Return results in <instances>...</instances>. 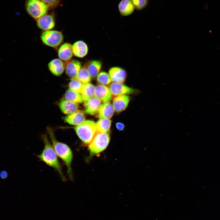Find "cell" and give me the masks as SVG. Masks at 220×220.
<instances>
[{
    "label": "cell",
    "mask_w": 220,
    "mask_h": 220,
    "mask_svg": "<svg viewBox=\"0 0 220 220\" xmlns=\"http://www.w3.org/2000/svg\"><path fill=\"white\" fill-rule=\"evenodd\" d=\"M47 130L54 149L57 156L63 160L66 166L69 177L72 180L73 175L71 165L73 155L72 151L67 145L59 142L56 139L51 128L48 127Z\"/></svg>",
    "instance_id": "1"
},
{
    "label": "cell",
    "mask_w": 220,
    "mask_h": 220,
    "mask_svg": "<svg viewBox=\"0 0 220 220\" xmlns=\"http://www.w3.org/2000/svg\"><path fill=\"white\" fill-rule=\"evenodd\" d=\"M42 139L44 144L42 153L38 156L39 158L47 165L54 168L59 173L62 180L65 181L66 178L62 171V168L57 158V156L47 136L43 135Z\"/></svg>",
    "instance_id": "2"
},
{
    "label": "cell",
    "mask_w": 220,
    "mask_h": 220,
    "mask_svg": "<svg viewBox=\"0 0 220 220\" xmlns=\"http://www.w3.org/2000/svg\"><path fill=\"white\" fill-rule=\"evenodd\" d=\"M75 130L79 138L86 145L90 143L97 133L96 123L90 120H85L76 126Z\"/></svg>",
    "instance_id": "3"
},
{
    "label": "cell",
    "mask_w": 220,
    "mask_h": 220,
    "mask_svg": "<svg viewBox=\"0 0 220 220\" xmlns=\"http://www.w3.org/2000/svg\"><path fill=\"white\" fill-rule=\"evenodd\" d=\"M110 140V136L108 133L97 132L89 144L88 149L90 153L96 155L103 151L108 145Z\"/></svg>",
    "instance_id": "4"
},
{
    "label": "cell",
    "mask_w": 220,
    "mask_h": 220,
    "mask_svg": "<svg viewBox=\"0 0 220 220\" xmlns=\"http://www.w3.org/2000/svg\"><path fill=\"white\" fill-rule=\"evenodd\" d=\"M25 8L31 17L35 19H38L46 14L49 7L41 0H27Z\"/></svg>",
    "instance_id": "5"
},
{
    "label": "cell",
    "mask_w": 220,
    "mask_h": 220,
    "mask_svg": "<svg viewBox=\"0 0 220 220\" xmlns=\"http://www.w3.org/2000/svg\"><path fill=\"white\" fill-rule=\"evenodd\" d=\"M42 42L46 45L56 47L62 42L63 36L60 32L56 30H48L43 32L41 35Z\"/></svg>",
    "instance_id": "6"
},
{
    "label": "cell",
    "mask_w": 220,
    "mask_h": 220,
    "mask_svg": "<svg viewBox=\"0 0 220 220\" xmlns=\"http://www.w3.org/2000/svg\"><path fill=\"white\" fill-rule=\"evenodd\" d=\"M112 94L118 96L127 94H137L138 91L129 87L122 83L113 82L109 86Z\"/></svg>",
    "instance_id": "7"
},
{
    "label": "cell",
    "mask_w": 220,
    "mask_h": 220,
    "mask_svg": "<svg viewBox=\"0 0 220 220\" xmlns=\"http://www.w3.org/2000/svg\"><path fill=\"white\" fill-rule=\"evenodd\" d=\"M94 97L101 101L105 103L109 102L112 98V94L107 86L99 84L95 87Z\"/></svg>",
    "instance_id": "8"
},
{
    "label": "cell",
    "mask_w": 220,
    "mask_h": 220,
    "mask_svg": "<svg viewBox=\"0 0 220 220\" xmlns=\"http://www.w3.org/2000/svg\"><path fill=\"white\" fill-rule=\"evenodd\" d=\"M108 75L111 81L122 83L125 82L127 76L126 72L124 70L116 67L110 69Z\"/></svg>",
    "instance_id": "9"
},
{
    "label": "cell",
    "mask_w": 220,
    "mask_h": 220,
    "mask_svg": "<svg viewBox=\"0 0 220 220\" xmlns=\"http://www.w3.org/2000/svg\"><path fill=\"white\" fill-rule=\"evenodd\" d=\"M55 25L53 17L51 15H44L37 20V25L41 29L45 31L53 29Z\"/></svg>",
    "instance_id": "10"
},
{
    "label": "cell",
    "mask_w": 220,
    "mask_h": 220,
    "mask_svg": "<svg viewBox=\"0 0 220 220\" xmlns=\"http://www.w3.org/2000/svg\"><path fill=\"white\" fill-rule=\"evenodd\" d=\"M101 101L95 97L84 101L85 110L86 113L94 115L98 112L101 105Z\"/></svg>",
    "instance_id": "11"
},
{
    "label": "cell",
    "mask_w": 220,
    "mask_h": 220,
    "mask_svg": "<svg viewBox=\"0 0 220 220\" xmlns=\"http://www.w3.org/2000/svg\"><path fill=\"white\" fill-rule=\"evenodd\" d=\"M130 101L129 97L126 95L117 96L113 101V106L117 112H120L125 110L127 106Z\"/></svg>",
    "instance_id": "12"
},
{
    "label": "cell",
    "mask_w": 220,
    "mask_h": 220,
    "mask_svg": "<svg viewBox=\"0 0 220 220\" xmlns=\"http://www.w3.org/2000/svg\"><path fill=\"white\" fill-rule=\"evenodd\" d=\"M81 68V64L78 61L72 59L68 61L65 68L67 75L72 79L77 76Z\"/></svg>",
    "instance_id": "13"
},
{
    "label": "cell",
    "mask_w": 220,
    "mask_h": 220,
    "mask_svg": "<svg viewBox=\"0 0 220 220\" xmlns=\"http://www.w3.org/2000/svg\"><path fill=\"white\" fill-rule=\"evenodd\" d=\"M64 120L70 124L77 126L85 120V116L83 112L77 110L65 116Z\"/></svg>",
    "instance_id": "14"
},
{
    "label": "cell",
    "mask_w": 220,
    "mask_h": 220,
    "mask_svg": "<svg viewBox=\"0 0 220 220\" xmlns=\"http://www.w3.org/2000/svg\"><path fill=\"white\" fill-rule=\"evenodd\" d=\"M48 67L53 74L56 76H59L62 74L64 70L65 65L61 59H55L49 63Z\"/></svg>",
    "instance_id": "15"
},
{
    "label": "cell",
    "mask_w": 220,
    "mask_h": 220,
    "mask_svg": "<svg viewBox=\"0 0 220 220\" xmlns=\"http://www.w3.org/2000/svg\"><path fill=\"white\" fill-rule=\"evenodd\" d=\"M58 56L61 60L64 61H69L73 56L72 45L68 43L62 44L58 51Z\"/></svg>",
    "instance_id": "16"
},
{
    "label": "cell",
    "mask_w": 220,
    "mask_h": 220,
    "mask_svg": "<svg viewBox=\"0 0 220 220\" xmlns=\"http://www.w3.org/2000/svg\"><path fill=\"white\" fill-rule=\"evenodd\" d=\"M114 109L109 102L101 105L98 111V116L100 118L109 119L114 114Z\"/></svg>",
    "instance_id": "17"
},
{
    "label": "cell",
    "mask_w": 220,
    "mask_h": 220,
    "mask_svg": "<svg viewBox=\"0 0 220 220\" xmlns=\"http://www.w3.org/2000/svg\"><path fill=\"white\" fill-rule=\"evenodd\" d=\"M72 50L74 55L76 57L82 58L87 53L88 48L87 45L82 41L75 42L72 45Z\"/></svg>",
    "instance_id": "18"
},
{
    "label": "cell",
    "mask_w": 220,
    "mask_h": 220,
    "mask_svg": "<svg viewBox=\"0 0 220 220\" xmlns=\"http://www.w3.org/2000/svg\"><path fill=\"white\" fill-rule=\"evenodd\" d=\"M59 105L62 112L68 115L76 112L78 108L77 103L66 100L61 101Z\"/></svg>",
    "instance_id": "19"
},
{
    "label": "cell",
    "mask_w": 220,
    "mask_h": 220,
    "mask_svg": "<svg viewBox=\"0 0 220 220\" xmlns=\"http://www.w3.org/2000/svg\"><path fill=\"white\" fill-rule=\"evenodd\" d=\"M135 7L131 0H121L118 5V9L121 15L127 16L131 14Z\"/></svg>",
    "instance_id": "20"
},
{
    "label": "cell",
    "mask_w": 220,
    "mask_h": 220,
    "mask_svg": "<svg viewBox=\"0 0 220 220\" xmlns=\"http://www.w3.org/2000/svg\"><path fill=\"white\" fill-rule=\"evenodd\" d=\"M101 66V62L97 60L91 61L88 64L86 67L91 78H94L97 75Z\"/></svg>",
    "instance_id": "21"
},
{
    "label": "cell",
    "mask_w": 220,
    "mask_h": 220,
    "mask_svg": "<svg viewBox=\"0 0 220 220\" xmlns=\"http://www.w3.org/2000/svg\"><path fill=\"white\" fill-rule=\"evenodd\" d=\"M95 88V86L90 83L84 84L80 94L83 101H86L94 96Z\"/></svg>",
    "instance_id": "22"
},
{
    "label": "cell",
    "mask_w": 220,
    "mask_h": 220,
    "mask_svg": "<svg viewBox=\"0 0 220 220\" xmlns=\"http://www.w3.org/2000/svg\"><path fill=\"white\" fill-rule=\"evenodd\" d=\"M111 123L109 119L100 118L96 123L97 132L108 133L110 130Z\"/></svg>",
    "instance_id": "23"
},
{
    "label": "cell",
    "mask_w": 220,
    "mask_h": 220,
    "mask_svg": "<svg viewBox=\"0 0 220 220\" xmlns=\"http://www.w3.org/2000/svg\"><path fill=\"white\" fill-rule=\"evenodd\" d=\"M91 78L86 67L83 66L80 68L75 78L85 84L90 83L91 80Z\"/></svg>",
    "instance_id": "24"
},
{
    "label": "cell",
    "mask_w": 220,
    "mask_h": 220,
    "mask_svg": "<svg viewBox=\"0 0 220 220\" xmlns=\"http://www.w3.org/2000/svg\"><path fill=\"white\" fill-rule=\"evenodd\" d=\"M64 97L66 100L76 103H81L83 101L80 93L70 89L65 93Z\"/></svg>",
    "instance_id": "25"
},
{
    "label": "cell",
    "mask_w": 220,
    "mask_h": 220,
    "mask_svg": "<svg viewBox=\"0 0 220 220\" xmlns=\"http://www.w3.org/2000/svg\"><path fill=\"white\" fill-rule=\"evenodd\" d=\"M84 84L76 79H72L69 84V89L77 93L80 94Z\"/></svg>",
    "instance_id": "26"
},
{
    "label": "cell",
    "mask_w": 220,
    "mask_h": 220,
    "mask_svg": "<svg viewBox=\"0 0 220 220\" xmlns=\"http://www.w3.org/2000/svg\"><path fill=\"white\" fill-rule=\"evenodd\" d=\"M97 79L99 83L103 85L108 84L111 82L108 74L104 72L98 74Z\"/></svg>",
    "instance_id": "27"
},
{
    "label": "cell",
    "mask_w": 220,
    "mask_h": 220,
    "mask_svg": "<svg viewBox=\"0 0 220 220\" xmlns=\"http://www.w3.org/2000/svg\"><path fill=\"white\" fill-rule=\"evenodd\" d=\"M135 8L138 10L144 8L148 4V0H131Z\"/></svg>",
    "instance_id": "28"
},
{
    "label": "cell",
    "mask_w": 220,
    "mask_h": 220,
    "mask_svg": "<svg viewBox=\"0 0 220 220\" xmlns=\"http://www.w3.org/2000/svg\"><path fill=\"white\" fill-rule=\"evenodd\" d=\"M49 7H53L58 4L59 0H41Z\"/></svg>",
    "instance_id": "29"
},
{
    "label": "cell",
    "mask_w": 220,
    "mask_h": 220,
    "mask_svg": "<svg viewBox=\"0 0 220 220\" xmlns=\"http://www.w3.org/2000/svg\"><path fill=\"white\" fill-rule=\"evenodd\" d=\"M8 176L7 172L5 170H2L0 172V177L2 179L6 178Z\"/></svg>",
    "instance_id": "30"
},
{
    "label": "cell",
    "mask_w": 220,
    "mask_h": 220,
    "mask_svg": "<svg viewBox=\"0 0 220 220\" xmlns=\"http://www.w3.org/2000/svg\"><path fill=\"white\" fill-rule=\"evenodd\" d=\"M116 126L117 129L120 130H123L124 127V124L120 122L116 123Z\"/></svg>",
    "instance_id": "31"
}]
</instances>
